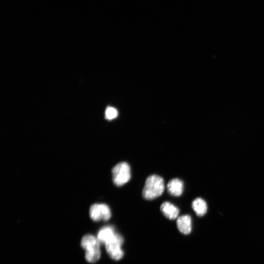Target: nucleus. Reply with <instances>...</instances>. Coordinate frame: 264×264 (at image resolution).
Segmentation results:
<instances>
[{
  "label": "nucleus",
  "instance_id": "f03ea898",
  "mask_svg": "<svg viewBox=\"0 0 264 264\" xmlns=\"http://www.w3.org/2000/svg\"><path fill=\"white\" fill-rule=\"evenodd\" d=\"M112 175L114 184L117 186H122L131 178L130 166L126 162H120L112 168Z\"/></svg>",
  "mask_w": 264,
  "mask_h": 264
},
{
  "label": "nucleus",
  "instance_id": "7ed1b4c3",
  "mask_svg": "<svg viewBox=\"0 0 264 264\" xmlns=\"http://www.w3.org/2000/svg\"><path fill=\"white\" fill-rule=\"evenodd\" d=\"M123 242V237L121 235L116 233L114 238L105 244L108 254L113 260L118 261L123 257L124 252L121 248Z\"/></svg>",
  "mask_w": 264,
  "mask_h": 264
},
{
  "label": "nucleus",
  "instance_id": "9d476101",
  "mask_svg": "<svg viewBox=\"0 0 264 264\" xmlns=\"http://www.w3.org/2000/svg\"><path fill=\"white\" fill-rule=\"evenodd\" d=\"M192 206L197 215L199 217L204 215L207 210L206 202L200 198H197L193 200Z\"/></svg>",
  "mask_w": 264,
  "mask_h": 264
},
{
  "label": "nucleus",
  "instance_id": "39448f33",
  "mask_svg": "<svg viewBox=\"0 0 264 264\" xmlns=\"http://www.w3.org/2000/svg\"><path fill=\"white\" fill-rule=\"evenodd\" d=\"M168 192L172 196L179 197L183 193L184 184L183 181L178 178H173L167 184Z\"/></svg>",
  "mask_w": 264,
  "mask_h": 264
},
{
  "label": "nucleus",
  "instance_id": "1a4fd4ad",
  "mask_svg": "<svg viewBox=\"0 0 264 264\" xmlns=\"http://www.w3.org/2000/svg\"><path fill=\"white\" fill-rule=\"evenodd\" d=\"M81 244L86 251L100 249V242L95 237L91 235H87L82 239Z\"/></svg>",
  "mask_w": 264,
  "mask_h": 264
},
{
  "label": "nucleus",
  "instance_id": "423d86ee",
  "mask_svg": "<svg viewBox=\"0 0 264 264\" xmlns=\"http://www.w3.org/2000/svg\"><path fill=\"white\" fill-rule=\"evenodd\" d=\"M177 227L179 231L185 234H189L192 230V220L189 215L179 217L176 221Z\"/></svg>",
  "mask_w": 264,
  "mask_h": 264
},
{
  "label": "nucleus",
  "instance_id": "6e6552de",
  "mask_svg": "<svg viewBox=\"0 0 264 264\" xmlns=\"http://www.w3.org/2000/svg\"><path fill=\"white\" fill-rule=\"evenodd\" d=\"M115 234L113 227L106 226L99 230L98 233L97 239L100 242L106 244L114 238Z\"/></svg>",
  "mask_w": 264,
  "mask_h": 264
},
{
  "label": "nucleus",
  "instance_id": "20e7f679",
  "mask_svg": "<svg viewBox=\"0 0 264 264\" xmlns=\"http://www.w3.org/2000/svg\"><path fill=\"white\" fill-rule=\"evenodd\" d=\"M90 217L94 221L104 220L107 221L111 217V212L110 207L105 204H94L92 205L89 210Z\"/></svg>",
  "mask_w": 264,
  "mask_h": 264
},
{
  "label": "nucleus",
  "instance_id": "f257e3e1",
  "mask_svg": "<svg viewBox=\"0 0 264 264\" xmlns=\"http://www.w3.org/2000/svg\"><path fill=\"white\" fill-rule=\"evenodd\" d=\"M165 188L162 177L156 175L149 176L142 191V196L147 200H152L160 196Z\"/></svg>",
  "mask_w": 264,
  "mask_h": 264
},
{
  "label": "nucleus",
  "instance_id": "0eeeda50",
  "mask_svg": "<svg viewBox=\"0 0 264 264\" xmlns=\"http://www.w3.org/2000/svg\"><path fill=\"white\" fill-rule=\"evenodd\" d=\"M160 210L164 216L170 220L176 219L179 212L177 207L168 201L162 203Z\"/></svg>",
  "mask_w": 264,
  "mask_h": 264
},
{
  "label": "nucleus",
  "instance_id": "9b49d317",
  "mask_svg": "<svg viewBox=\"0 0 264 264\" xmlns=\"http://www.w3.org/2000/svg\"><path fill=\"white\" fill-rule=\"evenodd\" d=\"M117 116V110L112 107H108L107 108L105 112V116L106 119L111 120L116 118Z\"/></svg>",
  "mask_w": 264,
  "mask_h": 264
}]
</instances>
